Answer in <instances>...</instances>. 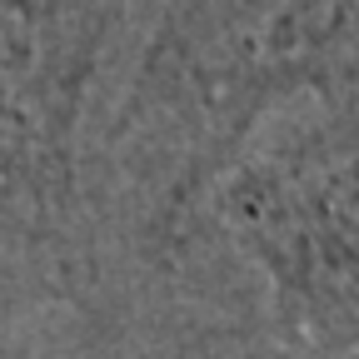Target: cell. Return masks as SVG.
I'll list each match as a JSON object with an SVG mask.
<instances>
[{"label": "cell", "mask_w": 359, "mask_h": 359, "mask_svg": "<svg viewBox=\"0 0 359 359\" xmlns=\"http://www.w3.org/2000/svg\"><path fill=\"white\" fill-rule=\"evenodd\" d=\"M130 0H0V309L75 275L85 125Z\"/></svg>", "instance_id": "7a4b0ae2"}, {"label": "cell", "mask_w": 359, "mask_h": 359, "mask_svg": "<svg viewBox=\"0 0 359 359\" xmlns=\"http://www.w3.org/2000/svg\"><path fill=\"white\" fill-rule=\"evenodd\" d=\"M294 100L359 105V0H165L110 150L135 205L175 224Z\"/></svg>", "instance_id": "6da1fadb"}]
</instances>
